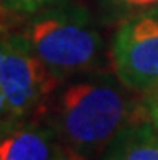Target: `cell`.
Wrapping results in <instances>:
<instances>
[{"mask_svg":"<svg viewBox=\"0 0 158 160\" xmlns=\"http://www.w3.org/2000/svg\"><path fill=\"white\" fill-rule=\"evenodd\" d=\"M129 92L115 73L103 71L79 74L65 84L49 103V125L63 149L84 160L103 152L124 126L145 113Z\"/></svg>","mask_w":158,"mask_h":160,"instance_id":"6da1fadb","label":"cell"},{"mask_svg":"<svg viewBox=\"0 0 158 160\" xmlns=\"http://www.w3.org/2000/svg\"><path fill=\"white\" fill-rule=\"evenodd\" d=\"M21 34L58 81L97 71L103 39L84 7L65 5L31 15Z\"/></svg>","mask_w":158,"mask_h":160,"instance_id":"7a4b0ae2","label":"cell"},{"mask_svg":"<svg viewBox=\"0 0 158 160\" xmlns=\"http://www.w3.org/2000/svg\"><path fill=\"white\" fill-rule=\"evenodd\" d=\"M60 84L21 32H0V89L16 118L42 117Z\"/></svg>","mask_w":158,"mask_h":160,"instance_id":"3957f363","label":"cell"},{"mask_svg":"<svg viewBox=\"0 0 158 160\" xmlns=\"http://www.w3.org/2000/svg\"><path fill=\"white\" fill-rule=\"evenodd\" d=\"M113 73L132 92L158 86V8L127 15L110 45Z\"/></svg>","mask_w":158,"mask_h":160,"instance_id":"277c9868","label":"cell"},{"mask_svg":"<svg viewBox=\"0 0 158 160\" xmlns=\"http://www.w3.org/2000/svg\"><path fill=\"white\" fill-rule=\"evenodd\" d=\"M63 146L49 123L15 118L0 125V160H58Z\"/></svg>","mask_w":158,"mask_h":160,"instance_id":"5b68a950","label":"cell"},{"mask_svg":"<svg viewBox=\"0 0 158 160\" xmlns=\"http://www.w3.org/2000/svg\"><path fill=\"white\" fill-rule=\"evenodd\" d=\"M98 160H158V129L144 113L119 131Z\"/></svg>","mask_w":158,"mask_h":160,"instance_id":"8992f818","label":"cell"},{"mask_svg":"<svg viewBox=\"0 0 158 160\" xmlns=\"http://www.w3.org/2000/svg\"><path fill=\"white\" fill-rule=\"evenodd\" d=\"M68 0H2L3 8L7 12L18 13V15H26L31 16L42 10L57 7L60 3H65Z\"/></svg>","mask_w":158,"mask_h":160,"instance_id":"52a82bcc","label":"cell"},{"mask_svg":"<svg viewBox=\"0 0 158 160\" xmlns=\"http://www.w3.org/2000/svg\"><path fill=\"white\" fill-rule=\"evenodd\" d=\"M103 3L116 12L126 15L150 10V8H158V0H103Z\"/></svg>","mask_w":158,"mask_h":160,"instance_id":"ba28073f","label":"cell"},{"mask_svg":"<svg viewBox=\"0 0 158 160\" xmlns=\"http://www.w3.org/2000/svg\"><path fill=\"white\" fill-rule=\"evenodd\" d=\"M142 107L145 112V117L153 123V126L158 129V86L150 89L144 94Z\"/></svg>","mask_w":158,"mask_h":160,"instance_id":"9c48e42d","label":"cell"},{"mask_svg":"<svg viewBox=\"0 0 158 160\" xmlns=\"http://www.w3.org/2000/svg\"><path fill=\"white\" fill-rule=\"evenodd\" d=\"M16 117L12 113V110L10 107H8V102L3 96V92L2 89H0V125H3L7 123V121H10V120H15Z\"/></svg>","mask_w":158,"mask_h":160,"instance_id":"30bf717a","label":"cell"},{"mask_svg":"<svg viewBox=\"0 0 158 160\" xmlns=\"http://www.w3.org/2000/svg\"><path fill=\"white\" fill-rule=\"evenodd\" d=\"M58 160H84V158H81L76 154H73V152H69V150L63 149V152H61V155H60Z\"/></svg>","mask_w":158,"mask_h":160,"instance_id":"8fae6325","label":"cell"},{"mask_svg":"<svg viewBox=\"0 0 158 160\" xmlns=\"http://www.w3.org/2000/svg\"><path fill=\"white\" fill-rule=\"evenodd\" d=\"M0 32H2V26H0Z\"/></svg>","mask_w":158,"mask_h":160,"instance_id":"7c38bea8","label":"cell"}]
</instances>
